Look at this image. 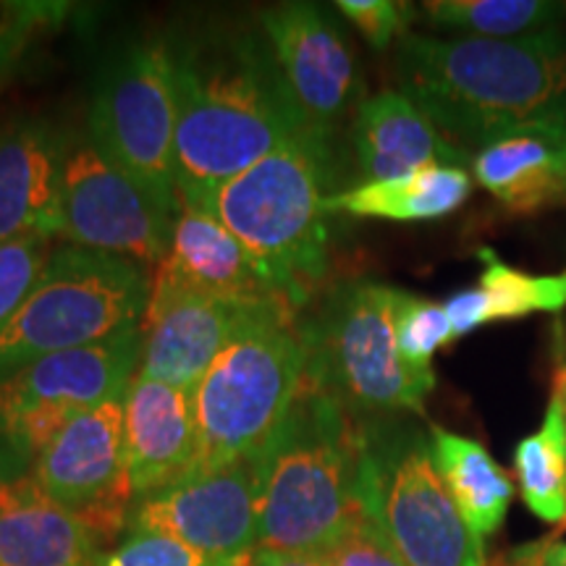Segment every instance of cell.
<instances>
[{
	"label": "cell",
	"mask_w": 566,
	"mask_h": 566,
	"mask_svg": "<svg viewBox=\"0 0 566 566\" xmlns=\"http://www.w3.org/2000/svg\"><path fill=\"white\" fill-rule=\"evenodd\" d=\"M401 92L436 129L483 150L516 132L566 122V34L516 40L428 38L396 48Z\"/></svg>",
	"instance_id": "6da1fadb"
},
{
	"label": "cell",
	"mask_w": 566,
	"mask_h": 566,
	"mask_svg": "<svg viewBox=\"0 0 566 566\" xmlns=\"http://www.w3.org/2000/svg\"><path fill=\"white\" fill-rule=\"evenodd\" d=\"M87 527L34 475L0 483V566H101Z\"/></svg>",
	"instance_id": "ffe728a7"
},
{
	"label": "cell",
	"mask_w": 566,
	"mask_h": 566,
	"mask_svg": "<svg viewBox=\"0 0 566 566\" xmlns=\"http://www.w3.org/2000/svg\"><path fill=\"white\" fill-rule=\"evenodd\" d=\"M514 472L530 512L543 522H566V412L558 394L541 430L516 443Z\"/></svg>",
	"instance_id": "cb8c5ba5"
},
{
	"label": "cell",
	"mask_w": 566,
	"mask_h": 566,
	"mask_svg": "<svg viewBox=\"0 0 566 566\" xmlns=\"http://www.w3.org/2000/svg\"><path fill=\"white\" fill-rule=\"evenodd\" d=\"M124 451L134 504L187 478L197 457L192 391L134 375L124 399Z\"/></svg>",
	"instance_id": "e0dca14e"
},
{
	"label": "cell",
	"mask_w": 566,
	"mask_h": 566,
	"mask_svg": "<svg viewBox=\"0 0 566 566\" xmlns=\"http://www.w3.org/2000/svg\"><path fill=\"white\" fill-rule=\"evenodd\" d=\"M430 446H433L436 467L451 499L457 501L467 525L485 541L504 525L514 495L512 480L504 467L488 454L485 446L472 438L457 436L433 424Z\"/></svg>",
	"instance_id": "603a6c76"
},
{
	"label": "cell",
	"mask_w": 566,
	"mask_h": 566,
	"mask_svg": "<svg viewBox=\"0 0 566 566\" xmlns=\"http://www.w3.org/2000/svg\"><path fill=\"white\" fill-rule=\"evenodd\" d=\"M424 17L459 38L516 40L556 32L566 17L564 3L548 0H430Z\"/></svg>",
	"instance_id": "d4e9b609"
},
{
	"label": "cell",
	"mask_w": 566,
	"mask_h": 566,
	"mask_svg": "<svg viewBox=\"0 0 566 566\" xmlns=\"http://www.w3.org/2000/svg\"><path fill=\"white\" fill-rule=\"evenodd\" d=\"M263 34L302 129L331 142L359 92L342 32L315 3H281L263 13Z\"/></svg>",
	"instance_id": "5bb4252c"
},
{
	"label": "cell",
	"mask_w": 566,
	"mask_h": 566,
	"mask_svg": "<svg viewBox=\"0 0 566 566\" xmlns=\"http://www.w3.org/2000/svg\"><path fill=\"white\" fill-rule=\"evenodd\" d=\"M150 292V268L118 254L59 247L27 300L0 325V378L48 354L139 328Z\"/></svg>",
	"instance_id": "8992f818"
},
{
	"label": "cell",
	"mask_w": 566,
	"mask_h": 566,
	"mask_svg": "<svg viewBox=\"0 0 566 566\" xmlns=\"http://www.w3.org/2000/svg\"><path fill=\"white\" fill-rule=\"evenodd\" d=\"M475 179L514 212L566 202V122L535 126L478 150Z\"/></svg>",
	"instance_id": "44dd1931"
},
{
	"label": "cell",
	"mask_w": 566,
	"mask_h": 566,
	"mask_svg": "<svg viewBox=\"0 0 566 566\" xmlns=\"http://www.w3.org/2000/svg\"><path fill=\"white\" fill-rule=\"evenodd\" d=\"M336 9L363 32L375 51H386L396 38H405L415 6L396 0H338Z\"/></svg>",
	"instance_id": "4dcf8cb0"
},
{
	"label": "cell",
	"mask_w": 566,
	"mask_h": 566,
	"mask_svg": "<svg viewBox=\"0 0 566 566\" xmlns=\"http://www.w3.org/2000/svg\"><path fill=\"white\" fill-rule=\"evenodd\" d=\"M174 294L281 300L258 260L226 229L221 218L205 202L187 197H176L171 247L155 271L150 300Z\"/></svg>",
	"instance_id": "2e32d148"
},
{
	"label": "cell",
	"mask_w": 566,
	"mask_h": 566,
	"mask_svg": "<svg viewBox=\"0 0 566 566\" xmlns=\"http://www.w3.org/2000/svg\"><path fill=\"white\" fill-rule=\"evenodd\" d=\"M359 499L407 566H485L483 537L467 525L420 430H363Z\"/></svg>",
	"instance_id": "ba28073f"
},
{
	"label": "cell",
	"mask_w": 566,
	"mask_h": 566,
	"mask_svg": "<svg viewBox=\"0 0 566 566\" xmlns=\"http://www.w3.org/2000/svg\"><path fill=\"white\" fill-rule=\"evenodd\" d=\"M401 294L388 283L352 281L300 328L307 354L304 380L349 415L422 412L436 388V373L412 370L399 354Z\"/></svg>",
	"instance_id": "52a82bcc"
},
{
	"label": "cell",
	"mask_w": 566,
	"mask_h": 566,
	"mask_svg": "<svg viewBox=\"0 0 566 566\" xmlns=\"http://www.w3.org/2000/svg\"><path fill=\"white\" fill-rule=\"evenodd\" d=\"M354 150L365 181H388L428 166L462 168L464 150L451 145L405 92L384 90L359 103Z\"/></svg>",
	"instance_id": "d6986e66"
},
{
	"label": "cell",
	"mask_w": 566,
	"mask_h": 566,
	"mask_svg": "<svg viewBox=\"0 0 566 566\" xmlns=\"http://www.w3.org/2000/svg\"><path fill=\"white\" fill-rule=\"evenodd\" d=\"M328 139L300 134L212 192L187 197L221 218L292 310L328 268Z\"/></svg>",
	"instance_id": "277c9868"
},
{
	"label": "cell",
	"mask_w": 566,
	"mask_h": 566,
	"mask_svg": "<svg viewBox=\"0 0 566 566\" xmlns=\"http://www.w3.org/2000/svg\"><path fill=\"white\" fill-rule=\"evenodd\" d=\"M478 254L485 260L480 292L488 304V323L514 321L533 313H558L566 307V273L530 275L514 271L491 250H480Z\"/></svg>",
	"instance_id": "484cf974"
},
{
	"label": "cell",
	"mask_w": 566,
	"mask_h": 566,
	"mask_svg": "<svg viewBox=\"0 0 566 566\" xmlns=\"http://www.w3.org/2000/svg\"><path fill=\"white\" fill-rule=\"evenodd\" d=\"M258 548L321 556L363 509V430L304 380L263 451Z\"/></svg>",
	"instance_id": "3957f363"
},
{
	"label": "cell",
	"mask_w": 566,
	"mask_h": 566,
	"mask_svg": "<svg viewBox=\"0 0 566 566\" xmlns=\"http://www.w3.org/2000/svg\"><path fill=\"white\" fill-rule=\"evenodd\" d=\"M244 566H323V564H321V558H317V556L283 554V551L258 548Z\"/></svg>",
	"instance_id": "e575fe53"
},
{
	"label": "cell",
	"mask_w": 566,
	"mask_h": 566,
	"mask_svg": "<svg viewBox=\"0 0 566 566\" xmlns=\"http://www.w3.org/2000/svg\"><path fill=\"white\" fill-rule=\"evenodd\" d=\"M564 525H566V522H564Z\"/></svg>",
	"instance_id": "8d00e7d4"
},
{
	"label": "cell",
	"mask_w": 566,
	"mask_h": 566,
	"mask_svg": "<svg viewBox=\"0 0 566 566\" xmlns=\"http://www.w3.org/2000/svg\"><path fill=\"white\" fill-rule=\"evenodd\" d=\"M279 307L289 304L281 300H244V296L218 294H174L166 300H150L142 317L137 373L184 391H195L212 359L247 325Z\"/></svg>",
	"instance_id": "9a60e30c"
},
{
	"label": "cell",
	"mask_w": 566,
	"mask_h": 566,
	"mask_svg": "<svg viewBox=\"0 0 566 566\" xmlns=\"http://www.w3.org/2000/svg\"><path fill=\"white\" fill-rule=\"evenodd\" d=\"M304 373L307 354L292 310H271L247 325L192 391L197 457L187 478L260 454L300 396Z\"/></svg>",
	"instance_id": "5b68a950"
},
{
	"label": "cell",
	"mask_w": 566,
	"mask_h": 566,
	"mask_svg": "<svg viewBox=\"0 0 566 566\" xmlns=\"http://www.w3.org/2000/svg\"><path fill=\"white\" fill-rule=\"evenodd\" d=\"M317 558L323 566H407L367 512L354 516L334 546L325 548Z\"/></svg>",
	"instance_id": "f546056e"
},
{
	"label": "cell",
	"mask_w": 566,
	"mask_h": 566,
	"mask_svg": "<svg viewBox=\"0 0 566 566\" xmlns=\"http://www.w3.org/2000/svg\"><path fill=\"white\" fill-rule=\"evenodd\" d=\"M124 396L76 415L48 443L32 475L92 537L113 541L129 530L134 493L126 475Z\"/></svg>",
	"instance_id": "7c38bea8"
},
{
	"label": "cell",
	"mask_w": 566,
	"mask_h": 566,
	"mask_svg": "<svg viewBox=\"0 0 566 566\" xmlns=\"http://www.w3.org/2000/svg\"><path fill=\"white\" fill-rule=\"evenodd\" d=\"M454 342L446 304L422 300L415 294H401L396 313V344L401 359L420 373H433V354Z\"/></svg>",
	"instance_id": "4316f807"
},
{
	"label": "cell",
	"mask_w": 566,
	"mask_h": 566,
	"mask_svg": "<svg viewBox=\"0 0 566 566\" xmlns=\"http://www.w3.org/2000/svg\"><path fill=\"white\" fill-rule=\"evenodd\" d=\"M174 53L176 197H202L307 134L273 55L254 38L208 40Z\"/></svg>",
	"instance_id": "7a4b0ae2"
},
{
	"label": "cell",
	"mask_w": 566,
	"mask_h": 566,
	"mask_svg": "<svg viewBox=\"0 0 566 566\" xmlns=\"http://www.w3.org/2000/svg\"><path fill=\"white\" fill-rule=\"evenodd\" d=\"M66 139L51 122L19 118L0 129V244L55 239Z\"/></svg>",
	"instance_id": "ac0fdd59"
},
{
	"label": "cell",
	"mask_w": 566,
	"mask_h": 566,
	"mask_svg": "<svg viewBox=\"0 0 566 566\" xmlns=\"http://www.w3.org/2000/svg\"><path fill=\"white\" fill-rule=\"evenodd\" d=\"M174 218L92 142L69 153L55 229L63 242L158 268L171 247Z\"/></svg>",
	"instance_id": "8fae6325"
},
{
	"label": "cell",
	"mask_w": 566,
	"mask_h": 566,
	"mask_svg": "<svg viewBox=\"0 0 566 566\" xmlns=\"http://www.w3.org/2000/svg\"><path fill=\"white\" fill-rule=\"evenodd\" d=\"M470 192L472 179L464 168L428 166L399 179L363 181L342 195H331L325 200V212L399 223L438 221L462 208Z\"/></svg>",
	"instance_id": "7402d4cb"
},
{
	"label": "cell",
	"mask_w": 566,
	"mask_h": 566,
	"mask_svg": "<svg viewBox=\"0 0 566 566\" xmlns=\"http://www.w3.org/2000/svg\"><path fill=\"white\" fill-rule=\"evenodd\" d=\"M514 566H566V543H541V546L522 548L514 558Z\"/></svg>",
	"instance_id": "836d02e7"
},
{
	"label": "cell",
	"mask_w": 566,
	"mask_h": 566,
	"mask_svg": "<svg viewBox=\"0 0 566 566\" xmlns=\"http://www.w3.org/2000/svg\"><path fill=\"white\" fill-rule=\"evenodd\" d=\"M61 13V6L42 3H17L9 6V11L0 13V84L24 59L34 34L51 27Z\"/></svg>",
	"instance_id": "1f68e13d"
},
{
	"label": "cell",
	"mask_w": 566,
	"mask_h": 566,
	"mask_svg": "<svg viewBox=\"0 0 566 566\" xmlns=\"http://www.w3.org/2000/svg\"><path fill=\"white\" fill-rule=\"evenodd\" d=\"M554 357H556V370H554V394L562 396L564 412H566V323H556L554 331Z\"/></svg>",
	"instance_id": "d590c367"
},
{
	"label": "cell",
	"mask_w": 566,
	"mask_h": 566,
	"mask_svg": "<svg viewBox=\"0 0 566 566\" xmlns=\"http://www.w3.org/2000/svg\"><path fill=\"white\" fill-rule=\"evenodd\" d=\"M51 254L53 247L48 237H24L0 244V325L27 300Z\"/></svg>",
	"instance_id": "f1b7e54d"
},
{
	"label": "cell",
	"mask_w": 566,
	"mask_h": 566,
	"mask_svg": "<svg viewBox=\"0 0 566 566\" xmlns=\"http://www.w3.org/2000/svg\"><path fill=\"white\" fill-rule=\"evenodd\" d=\"M142 325L0 378V483L30 475L48 443L84 409L124 396L139 370Z\"/></svg>",
	"instance_id": "9c48e42d"
},
{
	"label": "cell",
	"mask_w": 566,
	"mask_h": 566,
	"mask_svg": "<svg viewBox=\"0 0 566 566\" xmlns=\"http://www.w3.org/2000/svg\"><path fill=\"white\" fill-rule=\"evenodd\" d=\"M263 454L184 478L132 506L126 533H160L221 562L258 551Z\"/></svg>",
	"instance_id": "4fadbf2b"
},
{
	"label": "cell",
	"mask_w": 566,
	"mask_h": 566,
	"mask_svg": "<svg viewBox=\"0 0 566 566\" xmlns=\"http://www.w3.org/2000/svg\"><path fill=\"white\" fill-rule=\"evenodd\" d=\"M176 80L163 40H142L105 63L90 103V142L176 216Z\"/></svg>",
	"instance_id": "30bf717a"
},
{
	"label": "cell",
	"mask_w": 566,
	"mask_h": 566,
	"mask_svg": "<svg viewBox=\"0 0 566 566\" xmlns=\"http://www.w3.org/2000/svg\"><path fill=\"white\" fill-rule=\"evenodd\" d=\"M446 313H449L451 328H454V342L478 331L480 325H488V304L480 286L464 289V292L451 296L446 302Z\"/></svg>",
	"instance_id": "d6a6232c"
},
{
	"label": "cell",
	"mask_w": 566,
	"mask_h": 566,
	"mask_svg": "<svg viewBox=\"0 0 566 566\" xmlns=\"http://www.w3.org/2000/svg\"><path fill=\"white\" fill-rule=\"evenodd\" d=\"M250 562V558H247ZM247 562H221L160 533H126L116 548L103 551L101 566H244Z\"/></svg>",
	"instance_id": "83f0119b"
}]
</instances>
